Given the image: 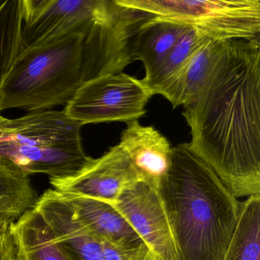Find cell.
I'll return each instance as SVG.
<instances>
[{
    "instance_id": "19",
    "label": "cell",
    "mask_w": 260,
    "mask_h": 260,
    "mask_svg": "<svg viewBox=\"0 0 260 260\" xmlns=\"http://www.w3.org/2000/svg\"><path fill=\"white\" fill-rule=\"evenodd\" d=\"M23 0H0V85L22 48Z\"/></svg>"
},
{
    "instance_id": "15",
    "label": "cell",
    "mask_w": 260,
    "mask_h": 260,
    "mask_svg": "<svg viewBox=\"0 0 260 260\" xmlns=\"http://www.w3.org/2000/svg\"><path fill=\"white\" fill-rule=\"evenodd\" d=\"M188 28L176 22L150 18L140 27L132 40V60L142 62L145 76L149 75Z\"/></svg>"
},
{
    "instance_id": "14",
    "label": "cell",
    "mask_w": 260,
    "mask_h": 260,
    "mask_svg": "<svg viewBox=\"0 0 260 260\" xmlns=\"http://www.w3.org/2000/svg\"><path fill=\"white\" fill-rule=\"evenodd\" d=\"M10 231L23 260H73L57 244L49 225L35 208L13 222Z\"/></svg>"
},
{
    "instance_id": "4",
    "label": "cell",
    "mask_w": 260,
    "mask_h": 260,
    "mask_svg": "<svg viewBox=\"0 0 260 260\" xmlns=\"http://www.w3.org/2000/svg\"><path fill=\"white\" fill-rule=\"evenodd\" d=\"M84 29L21 51L0 85L1 112H39L68 104L82 85Z\"/></svg>"
},
{
    "instance_id": "21",
    "label": "cell",
    "mask_w": 260,
    "mask_h": 260,
    "mask_svg": "<svg viewBox=\"0 0 260 260\" xmlns=\"http://www.w3.org/2000/svg\"><path fill=\"white\" fill-rule=\"evenodd\" d=\"M17 250L11 231L0 236V260H13Z\"/></svg>"
},
{
    "instance_id": "17",
    "label": "cell",
    "mask_w": 260,
    "mask_h": 260,
    "mask_svg": "<svg viewBox=\"0 0 260 260\" xmlns=\"http://www.w3.org/2000/svg\"><path fill=\"white\" fill-rule=\"evenodd\" d=\"M208 39L202 31L189 27L151 74L141 80L151 95H160L187 60Z\"/></svg>"
},
{
    "instance_id": "22",
    "label": "cell",
    "mask_w": 260,
    "mask_h": 260,
    "mask_svg": "<svg viewBox=\"0 0 260 260\" xmlns=\"http://www.w3.org/2000/svg\"><path fill=\"white\" fill-rule=\"evenodd\" d=\"M130 260H155L151 252L144 243L140 245Z\"/></svg>"
},
{
    "instance_id": "18",
    "label": "cell",
    "mask_w": 260,
    "mask_h": 260,
    "mask_svg": "<svg viewBox=\"0 0 260 260\" xmlns=\"http://www.w3.org/2000/svg\"><path fill=\"white\" fill-rule=\"evenodd\" d=\"M38 199L27 175L0 162V214L19 218L35 208Z\"/></svg>"
},
{
    "instance_id": "24",
    "label": "cell",
    "mask_w": 260,
    "mask_h": 260,
    "mask_svg": "<svg viewBox=\"0 0 260 260\" xmlns=\"http://www.w3.org/2000/svg\"><path fill=\"white\" fill-rule=\"evenodd\" d=\"M2 100H3V95H2V93H1V92H0V107H1V103H2ZM0 112H1V110H0Z\"/></svg>"
},
{
    "instance_id": "6",
    "label": "cell",
    "mask_w": 260,
    "mask_h": 260,
    "mask_svg": "<svg viewBox=\"0 0 260 260\" xmlns=\"http://www.w3.org/2000/svg\"><path fill=\"white\" fill-rule=\"evenodd\" d=\"M152 96L142 80L119 73L82 84L63 112L82 126L129 122L145 115L146 106Z\"/></svg>"
},
{
    "instance_id": "11",
    "label": "cell",
    "mask_w": 260,
    "mask_h": 260,
    "mask_svg": "<svg viewBox=\"0 0 260 260\" xmlns=\"http://www.w3.org/2000/svg\"><path fill=\"white\" fill-rule=\"evenodd\" d=\"M119 146L125 152L141 182L157 188L168 171L172 148L168 140L152 126H143L138 120L127 123Z\"/></svg>"
},
{
    "instance_id": "13",
    "label": "cell",
    "mask_w": 260,
    "mask_h": 260,
    "mask_svg": "<svg viewBox=\"0 0 260 260\" xmlns=\"http://www.w3.org/2000/svg\"><path fill=\"white\" fill-rule=\"evenodd\" d=\"M224 42L211 39L206 41L162 91L160 95L173 108L188 106L196 100L208 80Z\"/></svg>"
},
{
    "instance_id": "20",
    "label": "cell",
    "mask_w": 260,
    "mask_h": 260,
    "mask_svg": "<svg viewBox=\"0 0 260 260\" xmlns=\"http://www.w3.org/2000/svg\"><path fill=\"white\" fill-rule=\"evenodd\" d=\"M100 242L106 260H130L136 249L139 247L127 248L103 240H100Z\"/></svg>"
},
{
    "instance_id": "3",
    "label": "cell",
    "mask_w": 260,
    "mask_h": 260,
    "mask_svg": "<svg viewBox=\"0 0 260 260\" xmlns=\"http://www.w3.org/2000/svg\"><path fill=\"white\" fill-rule=\"evenodd\" d=\"M81 127L63 111L29 112L15 119L0 115V162L28 176H72L93 159L83 150Z\"/></svg>"
},
{
    "instance_id": "23",
    "label": "cell",
    "mask_w": 260,
    "mask_h": 260,
    "mask_svg": "<svg viewBox=\"0 0 260 260\" xmlns=\"http://www.w3.org/2000/svg\"><path fill=\"white\" fill-rule=\"evenodd\" d=\"M17 219L9 214H0V236L8 232L12 223Z\"/></svg>"
},
{
    "instance_id": "9",
    "label": "cell",
    "mask_w": 260,
    "mask_h": 260,
    "mask_svg": "<svg viewBox=\"0 0 260 260\" xmlns=\"http://www.w3.org/2000/svg\"><path fill=\"white\" fill-rule=\"evenodd\" d=\"M155 260H178L170 223L157 188L138 182L121 193L113 204Z\"/></svg>"
},
{
    "instance_id": "5",
    "label": "cell",
    "mask_w": 260,
    "mask_h": 260,
    "mask_svg": "<svg viewBox=\"0 0 260 260\" xmlns=\"http://www.w3.org/2000/svg\"><path fill=\"white\" fill-rule=\"evenodd\" d=\"M123 7L196 28L216 40H259L260 0H117Z\"/></svg>"
},
{
    "instance_id": "2",
    "label": "cell",
    "mask_w": 260,
    "mask_h": 260,
    "mask_svg": "<svg viewBox=\"0 0 260 260\" xmlns=\"http://www.w3.org/2000/svg\"><path fill=\"white\" fill-rule=\"evenodd\" d=\"M178 260H222L240 202L188 144L173 147L171 165L157 187Z\"/></svg>"
},
{
    "instance_id": "1",
    "label": "cell",
    "mask_w": 260,
    "mask_h": 260,
    "mask_svg": "<svg viewBox=\"0 0 260 260\" xmlns=\"http://www.w3.org/2000/svg\"><path fill=\"white\" fill-rule=\"evenodd\" d=\"M190 148L237 199L260 196V40L223 43L183 113Z\"/></svg>"
},
{
    "instance_id": "10",
    "label": "cell",
    "mask_w": 260,
    "mask_h": 260,
    "mask_svg": "<svg viewBox=\"0 0 260 260\" xmlns=\"http://www.w3.org/2000/svg\"><path fill=\"white\" fill-rule=\"evenodd\" d=\"M35 208L49 225L57 244L73 260H106L100 240L77 220L58 191H45Z\"/></svg>"
},
{
    "instance_id": "8",
    "label": "cell",
    "mask_w": 260,
    "mask_h": 260,
    "mask_svg": "<svg viewBox=\"0 0 260 260\" xmlns=\"http://www.w3.org/2000/svg\"><path fill=\"white\" fill-rule=\"evenodd\" d=\"M141 182L119 144L72 176L50 178L54 189L113 204L123 191Z\"/></svg>"
},
{
    "instance_id": "12",
    "label": "cell",
    "mask_w": 260,
    "mask_h": 260,
    "mask_svg": "<svg viewBox=\"0 0 260 260\" xmlns=\"http://www.w3.org/2000/svg\"><path fill=\"white\" fill-rule=\"evenodd\" d=\"M59 194L71 207L77 220L99 240L127 248H136L143 243L111 204L77 194Z\"/></svg>"
},
{
    "instance_id": "7",
    "label": "cell",
    "mask_w": 260,
    "mask_h": 260,
    "mask_svg": "<svg viewBox=\"0 0 260 260\" xmlns=\"http://www.w3.org/2000/svg\"><path fill=\"white\" fill-rule=\"evenodd\" d=\"M103 0H23L22 51L84 29Z\"/></svg>"
},
{
    "instance_id": "16",
    "label": "cell",
    "mask_w": 260,
    "mask_h": 260,
    "mask_svg": "<svg viewBox=\"0 0 260 260\" xmlns=\"http://www.w3.org/2000/svg\"><path fill=\"white\" fill-rule=\"evenodd\" d=\"M222 260H260V196L240 202L238 220Z\"/></svg>"
}]
</instances>
